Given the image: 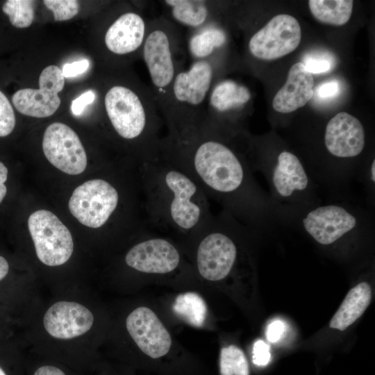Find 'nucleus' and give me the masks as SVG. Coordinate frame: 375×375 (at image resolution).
I'll list each match as a JSON object with an SVG mask.
<instances>
[{
	"instance_id": "c9c22d12",
	"label": "nucleus",
	"mask_w": 375,
	"mask_h": 375,
	"mask_svg": "<svg viewBox=\"0 0 375 375\" xmlns=\"http://www.w3.org/2000/svg\"><path fill=\"white\" fill-rule=\"evenodd\" d=\"M8 169L3 163L0 162V203L3 200L7 193L5 182L8 178Z\"/></svg>"
},
{
	"instance_id": "c85d7f7f",
	"label": "nucleus",
	"mask_w": 375,
	"mask_h": 375,
	"mask_svg": "<svg viewBox=\"0 0 375 375\" xmlns=\"http://www.w3.org/2000/svg\"><path fill=\"white\" fill-rule=\"evenodd\" d=\"M310 74H321L329 71L332 62L325 56H308L302 62Z\"/></svg>"
},
{
	"instance_id": "4be33fe9",
	"label": "nucleus",
	"mask_w": 375,
	"mask_h": 375,
	"mask_svg": "<svg viewBox=\"0 0 375 375\" xmlns=\"http://www.w3.org/2000/svg\"><path fill=\"white\" fill-rule=\"evenodd\" d=\"M372 300V289L362 282L351 289L330 321L329 326L344 331L365 311Z\"/></svg>"
},
{
	"instance_id": "4c0bfd02",
	"label": "nucleus",
	"mask_w": 375,
	"mask_h": 375,
	"mask_svg": "<svg viewBox=\"0 0 375 375\" xmlns=\"http://www.w3.org/2000/svg\"><path fill=\"white\" fill-rule=\"evenodd\" d=\"M9 265L3 256H0V281H1L8 274Z\"/></svg>"
},
{
	"instance_id": "a211bd4d",
	"label": "nucleus",
	"mask_w": 375,
	"mask_h": 375,
	"mask_svg": "<svg viewBox=\"0 0 375 375\" xmlns=\"http://www.w3.org/2000/svg\"><path fill=\"white\" fill-rule=\"evenodd\" d=\"M251 97L249 90L233 80L217 81L208 94L202 123L219 127L224 116L242 110Z\"/></svg>"
},
{
	"instance_id": "f8f14e48",
	"label": "nucleus",
	"mask_w": 375,
	"mask_h": 375,
	"mask_svg": "<svg viewBox=\"0 0 375 375\" xmlns=\"http://www.w3.org/2000/svg\"><path fill=\"white\" fill-rule=\"evenodd\" d=\"M65 85L62 70L56 65H49L41 72L39 89L25 88L17 91L12 97L16 109L23 115L47 117L56 112L60 105L58 93Z\"/></svg>"
},
{
	"instance_id": "423d86ee",
	"label": "nucleus",
	"mask_w": 375,
	"mask_h": 375,
	"mask_svg": "<svg viewBox=\"0 0 375 375\" xmlns=\"http://www.w3.org/2000/svg\"><path fill=\"white\" fill-rule=\"evenodd\" d=\"M269 185L274 200L296 207L312 206L315 185L303 164L292 152L283 150L260 169Z\"/></svg>"
},
{
	"instance_id": "f257e3e1",
	"label": "nucleus",
	"mask_w": 375,
	"mask_h": 375,
	"mask_svg": "<svg viewBox=\"0 0 375 375\" xmlns=\"http://www.w3.org/2000/svg\"><path fill=\"white\" fill-rule=\"evenodd\" d=\"M160 151L183 167L208 199L249 227L260 224L268 202L252 167L229 144L224 131L201 122L162 137Z\"/></svg>"
},
{
	"instance_id": "2eb2a0df",
	"label": "nucleus",
	"mask_w": 375,
	"mask_h": 375,
	"mask_svg": "<svg viewBox=\"0 0 375 375\" xmlns=\"http://www.w3.org/2000/svg\"><path fill=\"white\" fill-rule=\"evenodd\" d=\"M126 325L132 339L148 356L157 359L169 352L172 345L169 333L151 309H135L127 317Z\"/></svg>"
},
{
	"instance_id": "7ed1b4c3",
	"label": "nucleus",
	"mask_w": 375,
	"mask_h": 375,
	"mask_svg": "<svg viewBox=\"0 0 375 375\" xmlns=\"http://www.w3.org/2000/svg\"><path fill=\"white\" fill-rule=\"evenodd\" d=\"M104 108L119 138L134 144L139 165L160 153L164 121L149 87L113 85L104 96Z\"/></svg>"
},
{
	"instance_id": "f3484780",
	"label": "nucleus",
	"mask_w": 375,
	"mask_h": 375,
	"mask_svg": "<svg viewBox=\"0 0 375 375\" xmlns=\"http://www.w3.org/2000/svg\"><path fill=\"white\" fill-rule=\"evenodd\" d=\"M94 316L83 305L74 301H60L47 310L43 324L53 338L69 340L87 333L92 326Z\"/></svg>"
},
{
	"instance_id": "b1692460",
	"label": "nucleus",
	"mask_w": 375,
	"mask_h": 375,
	"mask_svg": "<svg viewBox=\"0 0 375 375\" xmlns=\"http://www.w3.org/2000/svg\"><path fill=\"white\" fill-rule=\"evenodd\" d=\"M178 317L192 326L200 327L206 319L207 308L203 298L195 292L177 296L172 306Z\"/></svg>"
},
{
	"instance_id": "473e14b6",
	"label": "nucleus",
	"mask_w": 375,
	"mask_h": 375,
	"mask_svg": "<svg viewBox=\"0 0 375 375\" xmlns=\"http://www.w3.org/2000/svg\"><path fill=\"white\" fill-rule=\"evenodd\" d=\"M340 83L336 80H332L322 83L317 88V95L319 99H331L338 94L340 92Z\"/></svg>"
},
{
	"instance_id": "5701e85b",
	"label": "nucleus",
	"mask_w": 375,
	"mask_h": 375,
	"mask_svg": "<svg viewBox=\"0 0 375 375\" xmlns=\"http://www.w3.org/2000/svg\"><path fill=\"white\" fill-rule=\"evenodd\" d=\"M310 10L319 22L333 25L342 26L349 20L353 1L351 0H310Z\"/></svg>"
},
{
	"instance_id": "1a4fd4ad",
	"label": "nucleus",
	"mask_w": 375,
	"mask_h": 375,
	"mask_svg": "<svg viewBox=\"0 0 375 375\" xmlns=\"http://www.w3.org/2000/svg\"><path fill=\"white\" fill-rule=\"evenodd\" d=\"M38 259L47 266L65 264L72 256L74 242L69 230L53 212L38 210L28 219Z\"/></svg>"
},
{
	"instance_id": "6ab92c4d",
	"label": "nucleus",
	"mask_w": 375,
	"mask_h": 375,
	"mask_svg": "<svg viewBox=\"0 0 375 375\" xmlns=\"http://www.w3.org/2000/svg\"><path fill=\"white\" fill-rule=\"evenodd\" d=\"M314 78L302 62L294 64L290 69L283 86L272 101L274 109L289 113L304 106L313 97Z\"/></svg>"
},
{
	"instance_id": "4468645a",
	"label": "nucleus",
	"mask_w": 375,
	"mask_h": 375,
	"mask_svg": "<svg viewBox=\"0 0 375 375\" xmlns=\"http://www.w3.org/2000/svg\"><path fill=\"white\" fill-rule=\"evenodd\" d=\"M149 19L142 11L127 10L121 13L108 26L103 42L110 53L117 56L138 55L141 57Z\"/></svg>"
},
{
	"instance_id": "0eeeda50",
	"label": "nucleus",
	"mask_w": 375,
	"mask_h": 375,
	"mask_svg": "<svg viewBox=\"0 0 375 375\" xmlns=\"http://www.w3.org/2000/svg\"><path fill=\"white\" fill-rule=\"evenodd\" d=\"M120 191L110 181L89 180L77 187L69 201L72 215L82 224L99 228L107 224L119 208Z\"/></svg>"
},
{
	"instance_id": "412c9836",
	"label": "nucleus",
	"mask_w": 375,
	"mask_h": 375,
	"mask_svg": "<svg viewBox=\"0 0 375 375\" xmlns=\"http://www.w3.org/2000/svg\"><path fill=\"white\" fill-rule=\"evenodd\" d=\"M160 3L165 16L177 26L189 30L199 28L217 19L216 2L206 0H164Z\"/></svg>"
},
{
	"instance_id": "58836bf2",
	"label": "nucleus",
	"mask_w": 375,
	"mask_h": 375,
	"mask_svg": "<svg viewBox=\"0 0 375 375\" xmlns=\"http://www.w3.org/2000/svg\"><path fill=\"white\" fill-rule=\"evenodd\" d=\"M0 375H6L5 372L0 367Z\"/></svg>"
},
{
	"instance_id": "9d476101",
	"label": "nucleus",
	"mask_w": 375,
	"mask_h": 375,
	"mask_svg": "<svg viewBox=\"0 0 375 375\" xmlns=\"http://www.w3.org/2000/svg\"><path fill=\"white\" fill-rule=\"evenodd\" d=\"M301 38V26L297 19L288 14H279L249 38L248 49L256 58L272 60L294 51Z\"/></svg>"
},
{
	"instance_id": "c756f323",
	"label": "nucleus",
	"mask_w": 375,
	"mask_h": 375,
	"mask_svg": "<svg viewBox=\"0 0 375 375\" xmlns=\"http://www.w3.org/2000/svg\"><path fill=\"white\" fill-rule=\"evenodd\" d=\"M271 355L269 346L261 340L254 343L253 348V362L258 366H265L270 360Z\"/></svg>"
},
{
	"instance_id": "dca6fc26",
	"label": "nucleus",
	"mask_w": 375,
	"mask_h": 375,
	"mask_svg": "<svg viewBox=\"0 0 375 375\" xmlns=\"http://www.w3.org/2000/svg\"><path fill=\"white\" fill-rule=\"evenodd\" d=\"M365 142V131L362 123L348 112L336 114L326 124L325 147L335 158H356L364 150Z\"/></svg>"
},
{
	"instance_id": "bb28decb",
	"label": "nucleus",
	"mask_w": 375,
	"mask_h": 375,
	"mask_svg": "<svg viewBox=\"0 0 375 375\" xmlns=\"http://www.w3.org/2000/svg\"><path fill=\"white\" fill-rule=\"evenodd\" d=\"M43 3L52 11L55 21L69 20L79 11V3L75 0H44Z\"/></svg>"
},
{
	"instance_id": "6e6552de",
	"label": "nucleus",
	"mask_w": 375,
	"mask_h": 375,
	"mask_svg": "<svg viewBox=\"0 0 375 375\" xmlns=\"http://www.w3.org/2000/svg\"><path fill=\"white\" fill-rule=\"evenodd\" d=\"M301 216V225L318 244L331 245L361 227V215L343 203L312 205Z\"/></svg>"
},
{
	"instance_id": "aec40b11",
	"label": "nucleus",
	"mask_w": 375,
	"mask_h": 375,
	"mask_svg": "<svg viewBox=\"0 0 375 375\" xmlns=\"http://www.w3.org/2000/svg\"><path fill=\"white\" fill-rule=\"evenodd\" d=\"M187 56L192 61L219 59V51L228 42L226 31L215 19L203 26L189 30L184 36Z\"/></svg>"
},
{
	"instance_id": "cd10ccee",
	"label": "nucleus",
	"mask_w": 375,
	"mask_h": 375,
	"mask_svg": "<svg viewBox=\"0 0 375 375\" xmlns=\"http://www.w3.org/2000/svg\"><path fill=\"white\" fill-rule=\"evenodd\" d=\"M15 126V116L12 105L0 91V137L11 133Z\"/></svg>"
},
{
	"instance_id": "f704fd0d",
	"label": "nucleus",
	"mask_w": 375,
	"mask_h": 375,
	"mask_svg": "<svg viewBox=\"0 0 375 375\" xmlns=\"http://www.w3.org/2000/svg\"><path fill=\"white\" fill-rule=\"evenodd\" d=\"M364 181L367 186L370 195L374 193L375 186V159L373 158L370 162L369 165L367 169H364L363 172Z\"/></svg>"
},
{
	"instance_id": "393cba45",
	"label": "nucleus",
	"mask_w": 375,
	"mask_h": 375,
	"mask_svg": "<svg viewBox=\"0 0 375 375\" xmlns=\"http://www.w3.org/2000/svg\"><path fill=\"white\" fill-rule=\"evenodd\" d=\"M219 369L221 375H249V365L244 353L235 345L222 349Z\"/></svg>"
},
{
	"instance_id": "ddd939ff",
	"label": "nucleus",
	"mask_w": 375,
	"mask_h": 375,
	"mask_svg": "<svg viewBox=\"0 0 375 375\" xmlns=\"http://www.w3.org/2000/svg\"><path fill=\"white\" fill-rule=\"evenodd\" d=\"M127 266L149 274H165L178 268L181 256L178 248L164 237L149 236L134 244L126 253Z\"/></svg>"
},
{
	"instance_id": "f03ea898",
	"label": "nucleus",
	"mask_w": 375,
	"mask_h": 375,
	"mask_svg": "<svg viewBox=\"0 0 375 375\" xmlns=\"http://www.w3.org/2000/svg\"><path fill=\"white\" fill-rule=\"evenodd\" d=\"M139 166L147 226L189 238L194 235L212 215L200 186L183 167L161 151L156 158Z\"/></svg>"
},
{
	"instance_id": "2f4dec72",
	"label": "nucleus",
	"mask_w": 375,
	"mask_h": 375,
	"mask_svg": "<svg viewBox=\"0 0 375 375\" xmlns=\"http://www.w3.org/2000/svg\"><path fill=\"white\" fill-rule=\"evenodd\" d=\"M89 66V60L83 59L71 63H66L61 70L64 77H74L86 72Z\"/></svg>"
},
{
	"instance_id": "e433bc0d",
	"label": "nucleus",
	"mask_w": 375,
	"mask_h": 375,
	"mask_svg": "<svg viewBox=\"0 0 375 375\" xmlns=\"http://www.w3.org/2000/svg\"><path fill=\"white\" fill-rule=\"evenodd\" d=\"M33 375H66L60 368L52 365H44L38 367Z\"/></svg>"
},
{
	"instance_id": "72a5a7b5",
	"label": "nucleus",
	"mask_w": 375,
	"mask_h": 375,
	"mask_svg": "<svg viewBox=\"0 0 375 375\" xmlns=\"http://www.w3.org/2000/svg\"><path fill=\"white\" fill-rule=\"evenodd\" d=\"M285 326L283 322L275 320L271 322L267 329V338L271 342L278 341L284 332Z\"/></svg>"
},
{
	"instance_id": "20e7f679",
	"label": "nucleus",
	"mask_w": 375,
	"mask_h": 375,
	"mask_svg": "<svg viewBox=\"0 0 375 375\" xmlns=\"http://www.w3.org/2000/svg\"><path fill=\"white\" fill-rule=\"evenodd\" d=\"M187 56L184 36L178 26L164 15L149 19L141 51L151 81L150 89L163 119L169 91Z\"/></svg>"
},
{
	"instance_id": "9b49d317",
	"label": "nucleus",
	"mask_w": 375,
	"mask_h": 375,
	"mask_svg": "<svg viewBox=\"0 0 375 375\" xmlns=\"http://www.w3.org/2000/svg\"><path fill=\"white\" fill-rule=\"evenodd\" d=\"M42 149L49 162L67 174L78 175L86 169L85 149L75 131L65 124L55 122L47 128Z\"/></svg>"
},
{
	"instance_id": "7c9ffc66",
	"label": "nucleus",
	"mask_w": 375,
	"mask_h": 375,
	"mask_svg": "<svg viewBox=\"0 0 375 375\" xmlns=\"http://www.w3.org/2000/svg\"><path fill=\"white\" fill-rule=\"evenodd\" d=\"M96 97L95 93L92 90H88L83 93L81 96L72 101L71 110L74 115H79L82 113L87 105L92 103Z\"/></svg>"
},
{
	"instance_id": "39448f33",
	"label": "nucleus",
	"mask_w": 375,
	"mask_h": 375,
	"mask_svg": "<svg viewBox=\"0 0 375 375\" xmlns=\"http://www.w3.org/2000/svg\"><path fill=\"white\" fill-rule=\"evenodd\" d=\"M217 60L192 61L176 74L163 116L167 133L193 128L203 119L207 99L218 75Z\"/></svg>"
},
{
	"instance_id": "a878e982",
	"label": "nucleus",
	"mask_w": 375,
	"mask_h": 375,
	"mask_svg": "<svg viewBox=\"0 0 375 375\" xmlns=\"http://www.w3.org/2000/svg\"><path fill=\"white\" fill-rule=\"evenodd\" d=\"M12 26L17 28L28 27L35 17V1L30 0H8L2 7Z\"/></svg>"
}]
</instances>
